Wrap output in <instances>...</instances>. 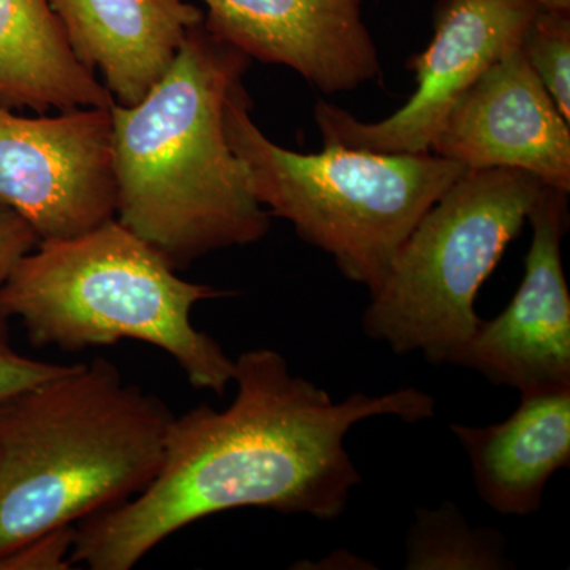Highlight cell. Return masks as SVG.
<instances>
[{"instance_id":"cell-1","label":"cell","mask_w":570,"mask_h":570,"mask_svg":"<svg viewBox=\"0 0 570 570\" xmlns=\"http://www.w3.org/2000/svg\"><path fill=\"white\" fill-rule=\"evenodd\" d=\"M234 382L224 411L202 404L175 415L163 463L141 493L77 524L71 564L134 569L176 531L232 509L335 520L362 482L344 444L348 431L373 417L422 422L436 409L415 387L333 401L273 348L239 355Z\"/></svg>"},{"instance_id":"cell-2","label":"cell","mask_w":570,"mask_h":570,"mask_svg":"<svg viewBox=\"0 0 570 570\" xmlns=\"http://www.w3.org/2000/svg\"><path fill=\"white\" fill-rule=\"evenodd\" d=\"M249 63L200 22L141 102L110 108L116 219L176 269L272 227L224 130L225 99Z\"/></svg>"},{"instance_id":"cell-3","label":"cell","mask_w":570,"mask_h":570,"mask_svg":"<svg viewBox=\"0 0 570 570\" xmlns=\"http://www.w3.org/2000/svg\"><path fill=\"white\" fill-rule=\"evenodd\" d=\"M174 419L102 356L0 404V558L141 493Z\"/></svg>"},{"instance_id":"cell-4","label":"cell","mask_w":570,"mask_h":570,"mask_svg":"<svg viewBox=\"0 0 570 570\" xmlns=\"http://www.w3.org/2000/svg\"><path fill=\"white\" fill-rule=\"evenodd\" d=\"M225 295L181 279L159 250L115 217L26 254L0 284V316L18 318L36 347L151 344L178 363L194 389L223 396L234 382L235 360L190 316L198 303Z\"/></svg>"},{"instance_id":"cell-5","label":"cell","mask_w":570,"mask_h":570,"mask_svg":"<svg viewBox=\"0 0 570 570\" xmlns=\"http://www.w3.org/2000/svg\"><path fill=\"white\" fill-rule=\"evenodd\" d=\"M224 130L255 200L367 291L387 275L428 209L468 171L431 151L374 153L336 141H324L317 154L281 148L250 118L243 80L225 99Z\"/></svg>"},{"instance_id":"cell-6","label":"cell","mask_w":570,"mask_h":570,"mask_svg":"<svg viewBox=\"0 0 570 570\" xmlns=\"http://www.w3.org/2000/svg\"><path fill=\"white\" fill-rule=\"evenodd\" d=\"M546 184L515 168L468 170L404 239L362 317L396 355L450 365L474 335L480 287L520 235Z\"/></svg>"},{"instance_id":"cell-7","label":"cell","mask_w":570,"mask_h":570,"mask_svg":"<svg viewBox=\"0 0 570 570\" xmlns=\"http://www.w3.org/2000/svg\"><path fill=\"white\" fill-rule=\"evenodd\" d=\"M539 9L531 0H438L433 39L407 62L417 91L377 122H362L343 108L318 102L314 118L322 138L374 153H430L460 97L491 63L520 48Z\"/></svg>"},{"instance_id":"cell-8","label":"cell","mask_w":570,"mask_h":570,"mask_svg":"<svg viewBox=\"0 0 570 570\" xmlns=\"http://www.w3.org/2000/svg\"><path fill=\"white\" fill-rule=\"evenodd\" d=\"M26 118L0 102V202L41 242L86 234L116 217L110 108Z\"/></svg>"},{"instance_id":"cell-9","label":"cell","mask_w":570,"mask_h":570,"mask_svg":"<svg viewBox=\"0 0 570 570\" xmlns=\"http://www.w3.org/2000/svg\"><path fill=\"white\" fill-rule=\"evenodd\" d=\"M568 194L543 187L528 217L532 239L519 291L498 317L480 322L450 365L521 395L570 387V294L561 257Z\"/></svg>"},{"instance_id":"cell-10","label":"cell","mask_w":570,"mask_h":570,"mask_svg":"<svg viewBox=\"0 0 570 570\" xmlns=\"http://www.w3.org/2000/svg\"><path fill=\"white\" fill-rule=\"evenodd\" d=\"M431 153L466 170L515 168L570 193V129L520 48L502 56L450 110Z\"/></svg>"},{"instance_id":"cell-11","label":"cell","mask_w":570,"mask_h":570,"mask_svg":"<svg viewBox=\"0 0 570 570\" xmlns=\"http://www.w3.org/2000/svg\"><path fill=\"white\" fill-rule=\"evenodd\" d=\"M204 24L250 59L288 67L325 94L381 77L362 0H204Z\"/></svg>"},{"instance_id":"cell-12","label":"cell","mask_w":570,"mask_h":570,"mask_svg":"<svg viewBox=\"0 0 570 570\" xmlns=\"http://www.w3.org/2000/svg\"><path fill=\"white\" fill-rule=\"evenodd\" d=\"M71 51L121 107L141 102L205 13L186 0H50Z\"/></svg>"},{"instance_id":"cell-13","label":"cell","mask_w":570,"mask_h":570,"mask_svg":"<svg viewBox=\"0 0 570 570\" xmlns=\"http://www.w3.org/2000/svg\"><path fill=\"white\" fill-rule=\"evenodd\" d=\"M450 430L468 453L483 502L501 515H531L554 472L570 464V387L524 393L504 422L452 423Z\"/></svg>"},{"instance_id":"cell-14","label":"cell","mask_w":570,"mask_h":570,"mask_svg":"<svg viewBox=\"0 0 570 570\" xmlns=\"http://www.w3.org/2000/svg\"><path fill=\"white\" fill-rule=\"evenodd\" d=\"M0 102L37 112L116 104L71 51L50 0H0Z\"/></svg>"},{"instance_id":"cell-15","label":"cell","mask_w":570,"mask_h":570,"mask_svg":"<svg viewBox=\"0 0 570 570\" xmlns=\"http://www.w3.org/2000/svg\"><path fill=\"white\" fill-rule=\"evenodd\" d=\"M409 570H499L512 568L505 539L489 528H474L453 502L420 509L407 534Z\"/></svg>"},{"instance_id":"cell-16","label":"cell","mask_w":570,"mask_h":570,"mask_svg":"<svg viewBox=\"0 0 570 570\" xmlns=\"http://www.w3.org/2000/svg\"><path fill=\"white\" fill-rule=\"evenodd\" d=\"M520 51L570 122V13L540 7L520 41Z\"/></svg>"},{"instance_id":"cell-17","label":"cell","mask_w":570,"mask_h":570,"mask_svg":"<svg viewBox=\"0 0 570 570\" xmlns=\"http://www.w3.org/2000/svg\"><path fill=\"white\" fill-rule=\"evenodd\" d=\"M69 366L29 358L14 351L10 343L9 318L0 316V404L58 377Z\"/></svg>"},{"instance_id":"cell-18","label":"cell","mask_w":570,"mask_h":570,"mask_svg":"<svg viewBox=\"0 0 570 570\" xmlns=\"http://www.w3.org/2000/svg\"><path fill=\"white\" fill-rule=\"evenodd\" d=\"M77 524L59 528L29 540L20 549L0 558V570H59L70 569Z\"/></svg>"},{"instance_id":"cell-19","label":"cell","mask_w":570,"mask_h":570,"mask_svg":"<svg viewBox=\"0 0 570 570\" xmlns=\"http://www.w3.org/2000/svg\"><path fill=\"white\" fill-rule=\"evenodd\" d=\"M40 239L31 224L0 202V284L9 277L14 265L39 246Z\"/></svg>"},{"instance_id":"cell-20","label":"cell","mask_w":570,"mask_h":570,"mask_svg":"<svg viewBox=\"0 0 570 570\" xmlns=\"http://www.w3.org/2000/svg\"><path fill=\"white\" fill-rule=\"evenodd\" d=\"M547 10L568 11L570 13V0H531Z\"/></svg>"}]
</instances>
